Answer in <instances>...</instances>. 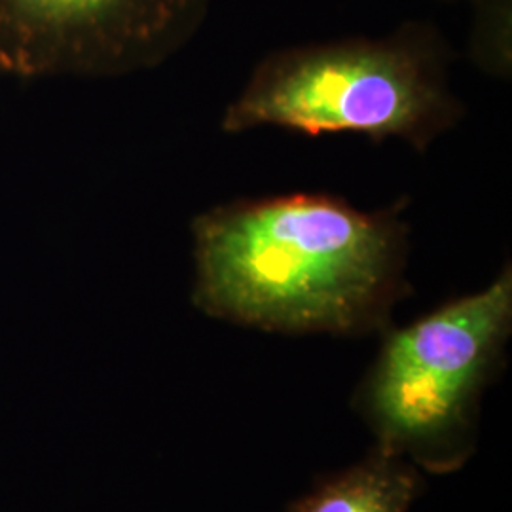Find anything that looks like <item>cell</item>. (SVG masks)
Wrapping results in <instances>:
<instances>
[{"label": "cell", "mask_w": 512, "mask_h": 512, "mask_svg": "<svg viewBox=\"0 0 512 512\" xmlns=\"http://www.w3.org/2000/svg\"><path fill=\"white\" fill-rule=\"evenodd\" d=\"M512 325V274L395 330L365 389L380 452L427 469L458 465L476 397Z\"/></svg>", "instance_id": "cell-3"}, {"label": "cell", "mask_w": 512, "mask_h": 512, "mask_svg": "<svg viewBox=\"0 0 512 512\" xmlns=\"http://www.w3.org/2000/svg\"><path fill=\"white\" fill-rule=\"evenodd\" d=\"M454 114L433 38L414 27L389 38L340 40L268 57L226 110L222 128L361 133L421 147Z\"/></svg>", "instance_id": "cell-2"}, {"label": "cell", "mask_w": 512, "mask_h": 512, "mask_svg": "<svg viewBox=\"0 0 512 512\" xmlns=\"http://www.w3.org/2000/svg\"><path fill=\"white\" fill-rule=\"evenodd\" d=\"M211 0H0V76L116 78L160 67Z\"/></svg>", "instance_id": "cell-4"}, {"label": "cell", "mask_w": 512, "mask_h": 512, "mask_svg": "<svg viewBox=\"0 0 512 512\" xmlns=\"http://www.w3.org/2000/svg\"><path fill=\"white\" fill-rule=\"evenodd\" d=\"M418 475L399 456L378 452L370 461L321 484L287 512H406L416 497Z\"/></svg>", "instance_id": "cell-5"}, {"label": "cell", "mask_w": 512, "mask_h": 512, "mask_svg": "<svg viewBox=\"0 0 512 512\" xmlns=\"http://www.w3.org/2000/svg\"><path fill=\"white\" fill-rule=\"evenodd\" d=\"M200 310L279 332L372 329L399 296L395 219L296 194L213 209L192 226Z\"/></svg>", "instance_id": "cell-1"}]
</instances>
